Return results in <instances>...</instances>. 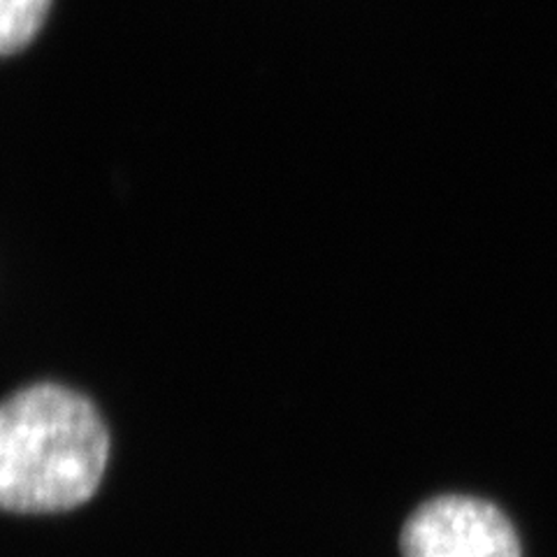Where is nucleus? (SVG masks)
Returning a JSON list of instances; mask_svg holds the SVG:
<instances>
[{"label":"nucleus","instance_id":"f03ea898","mask_svg":"<svg viewBox=\"0 0 557 557\" xmlns=\"http://www.w3.org/2000/svg\"><path fill=\"white\" fill-rule=\"evenodd\" d=\"M403 557H522L516 528L495 504L442 495L421 504L399 534Z\"/></svg>","mask_w":557,"mask_h":557},{"label":"nucleus","instance_id":"f257e3e1","mask_svg":"<svg viewBox=\"0 0 557 557\" xmlns=\"http://www.w3.org/2000/svg\"><path fill=\"white\" fill-rule=\"evenodd\" d=\"M110 434L89 397L35 383L0 403V511L61 513L89 502Z\"/></svg>","mask_w":557,"mask_h":557},{"label":"nucleus","instance_id":"7ed1b4c3","mask_svg":"<svg viewBox=\"0 0 557 557\" xmlns=\"http://www.w3.org/2000/svg\"><path fill=\"white\" fill-rule=\"evenodd\" d=\"M51 0H0V57L22 51L40 33Z\"/></svg>","mask_w":557,"mask_h":557}]
</instances>
